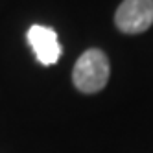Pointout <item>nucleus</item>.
<instances>
[{
    "mask_svg": "<svg viewBox=\"0 0 153 153\" xmlns=\"http://www.w3.org/2000/svg\"><path fill=\"white\" fill-rule=\"evenodd\" d=\"M26 39H28V45L31 46V50H33L35 57L41 65L52 67V65H56L59 61L63 48L59 45L56 30H52L48 26L33 24L28 30Z\"/></svg>",
    "mask_w": 153,
    "mask_h": 153,
    "instance_id": "obj_3",
    "label": "nucleus"
},
{
    "mask_svg": "<svg viewBox=\"0 0 153 153\" xmlns=\"http://www.w3.org/2000/svg\"><path fill=\"white\" fill-rule=\"evenodd\" d=\"M114 24L122 33H142L153 24V0H124L114 13Z\"/></svg>",
    "mask_w": 153,
    "mask_h": 153,
    "instance_id": "obj_2",
    "label": "nucleus"
},
{
    "mask_svg": "<svg viewBox=\"0 0 153 153\" xmlns=\"http://www.w3.org/2000/svg\"><path fill=\"white\" fill-rule=\"evenodd\" d=\"M109 59L100 48H89L78 57L72 70L74 87L79 92L94 94L100 92L109 81Z\"/></svg>",
    "mask_w": 153,
    "mask_h": 153,
    "instance_id": "obj_1",
    "label": "nucleus"
}]
</instances>
